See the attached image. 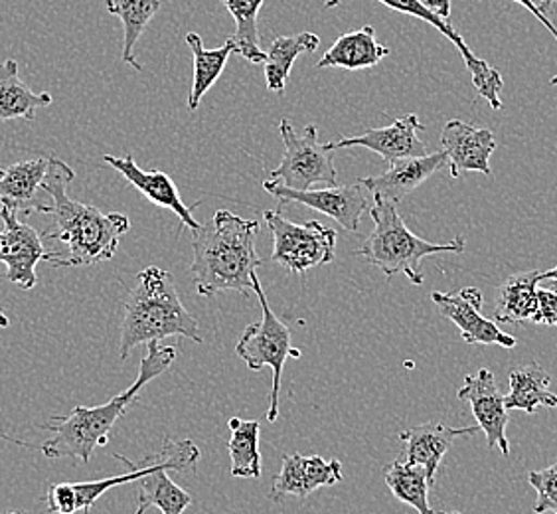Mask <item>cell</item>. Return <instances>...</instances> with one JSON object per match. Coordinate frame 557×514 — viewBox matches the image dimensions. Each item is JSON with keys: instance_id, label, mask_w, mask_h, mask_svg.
<instances>
[{"instance_id": "cell-43", "label": "cell", "mask_w": 557, "mask_h": 514, "mask_svg": "<svg viewBox=\"0 0 557 514\" xmlns=\"http://www.w3.org/2000/svg\"><path fill=\"white\" fill-rule=\"evenodd\" d=\"M441 514H461V513H441Z\"/></svg>"}, {"instance_id": "cell-21", "label": "cell", "mask_w": 557, "mask_h": 514, "mask_svg": "<svg viewBox=\"0 0 557 514\" xmlns=\"http://www.w3.org/2000/svg\"><path fill=\"white\" fill-rule=\"evenodd\" d=\"M48 164L50 157H36L4 169L0 176V204L18 215H46L48 204L38 203L36 193L42 188Z\"/></svg>"}, {"instance_id": "cell-8", "label": "cell", "mask_w": 557, "mask_h": 514, "mask_svg": "<svg viewBox=\"0 0 557 514\" xmlns=\"http://www.w3.org/2000/svg\"><path fill=\"white\" fill-rule=\"evenodd\" d=\"M278 135L285 143V155L277 169L271 171L273 181H281L293 191H309L317 183L336 186V167L331 150L319 143L317 125H307L297 133L289 119H281Z\"/></svg>"}, {"instance_id": "cell-10", "label": "cell", "mask_w": 557, "mask_h": 514, "mask_svg": "<svg viewBox=\"0 0 557 514\" xmlns=\"http://www.w3.org/2000/svg\"><path fill=\"white\" fill-rule=\"evenodd\" d=\"M263 191L277 198L278 210L287 204H302L321 215L333 218L348 232H360V220L374 203L372 194L360 183L350 186H329L322 191H293L281 181H265Z\"/></svg>"}, {"instance_id": "cell-4", "label": "cell", "mask_w": 557, "mask_h": 514, "mask_svg": "<svg viewBox=\"0 0 557 514\" xmlns=\"http://www.w3.org/2000/svg\"><path fill=\"white\" fill-rule=\"evenodd\" d=\"M169 336L202 343L200 325L186 311L172 273L150 266L137 276V285L125 301L119 356L127 360L135 346Z\"/></svg>"}, {"instance_id": "cell-40", "label": "cell", "mask_w": 557, "mask_h": 514, "mask_svg": "<svg viewBox=\"0 0 557 514\" xmlns=\"http://www.w3.org/2000/svg\"><path fill=\"white\" fill-rule=\"evenodd\" d=\"M9 325H11V321H9V317H7V313H4V309L0 307V327H2V329H7Z\"/></svg>"}, {"instance_id": "cell-13", "label": "cell", "mask_w": 557, "mask_h": 514, "mask_svg": "<svg viewBox=\"0 0 557 514\" xmlns=\"http://www.w3.org/2000/svg\"><path fill=\"white\" fill-rule=\"evenodd\" d=\"M431 299L445 319H449L461 331L467 344H498L515 348L516 339L504 332L496 322L483 317V293L476 287H465L457 293H431Z\"/></svg>"}, {"instance_id": "cell-35", "label": "cell", "mask_w": 557, "mask_h": 514, "mask_svg": "<svg viewBox=\"0 0 557 514\" xmlns=\"http://www.w3.org/2000/svg\"><path fill=\"white\" fill-rule=\"evenodd\" d=\"M547 327H557V293L549 290H537V313L534 321Z\"/></svg>"}, {"instance_id": "cell-12", "label": "cell", "mask_w": 557, "mask_h": 514, "mask_svg": "<svg viewBox=\"0 0 557 514\" xmlns=\"http://www.w3.org/2000/svg\"><path fill=\"white\" fill-rule=\"evenodd\" d=\"M0 218L4 222L0 232V266H4V278L22 291H30L38 283L36 266L48 254L42 234L21 222L18 212L2 204Z\"/></svg>"}, {"instance_id": "cell-26", "label": "cell", "mask_w": 557, "mask_h": 514, "mask_svg": "<svg viewBox=\"0 0 557 514\" xmlns=\"http://www.w3.org/2000/svg\"><path fill=\"white\" fill-rule=\"evenodd\" d=\"M186 44L190 46L194 56L193 89L188 96V109L196 111L200 108L206 91L214 86L220 75L224 74L227 58L234 54V44L232 40H225L224 46L208 50L202 42V36L196 33L186 34Z\"/></svg>"}, {"instance_id": "cell-41", "label": "cell", "mask_w": 557, "mask_h": 514, "mask_svg": "<svg viewBox=\"0 0 557 514\" xmlns=\"http://www.w3.org/2000/svg\"><path fill=\"white\" fill-rule=\"evenodd\" d=\"M321 2L324 4V7H326V9H336L341 0H321Z\"/></svg>"}, {"instance_id": "cell-14", "label": "cell", "mask_w": 557, "mask_h": 514, "mask_svg": "<svg viewBox=\"0 0 557 514\" xmlns=\"http://www.w3.org/2000/svg\"><path fill=\"white\" fill-rule=\"evenodd\" d=\"M457 396L462 402H469L472 416L481 431H484L488 450H500L504 457H508L510 441L506 438V426L510 416L493 372L488 368H481L479 372L467 376Z\"/></svg>"}, {"instance_id": "cell-20", "label": "cell", "mask_w": 557, "mask_h": 514, "mask_svg": "<svg viewBox=\"0 0 557 514\" xmlns=\"http://www.w3.org/2000/svg\"><path fill=\"white\" fill-rule=\"evenodd\" d=\"M103 161L108 162L109 167H113L125 181H129L143 196H147L150 203L174 212L181 218V222L188 225L190 230L200 228V222L194 218L190 206L183 203L176 184L166 172L143 171L140 167H137V162L131 155H127V157L106 155Z\"/></svg>"}, {"instance_id": "cell-17", "label": "cell", "mask_w": 557, "mask_h": 514, "mask_svg": "<svg viewBox=\"0 0 557 514\" xmlns=\"http://www.w3.org/2000/svg\"><path fill=\"white\" fill-rule=\"evenodd\" d=\"M441 145L447 152L450 176L459 179L462 172L491 174V157L496 139L491 128H479L459 119H453L441 133Z\"/></svg>"}, {"instance_id": "cell-39", "label": "cell", "mask_w": 557, "mask_h": 514, "mask_svg": "<svg viewBox=\"0 0 557 514\" xmlns=\"http://www.w3.org/2000/svg\"><path fill=\"white\" fill-rule=\"evenodd\" d=\"M546 279H552V281L557 283V266L556 268L547 269L544 273H540V281H546Z\"/></svg>"}, {"instance_id": "cell-7", "label": "cell", "mask_w": 557, "mask_h": 514, "mask_svg": "<svg viewBox=\"0 0 557 514\" xmlns=\"http://www.w3.org/2000/svg\"><path fill=\"white\" fill-rule=\"evenodd\" d=\"M263 220L273 237V264L305 276L307 271L333 261L338 240L333 228L322 225L319 220L295 224L281 215V210H265Z\"/></svg>"}, {"instance_id": "cell-3", "label": "cell", "mask_w": 557, "mask_h": 514, "mask_svg": "<svg viewBox=\"0 0 557 514\" xmlns=\"http://www.w3.org/2000/svg\"><path fill=\"white\" fill-rule=\"evenodd\" d=\"M258 234L259 222L230 210H218L208 224L193 230L190 276L196 293L202 297H212L222 291L251 293V276L263 266V259L256 252Z\"/></svg>"}, {"instance_id": "cell-18", "label": "cell", "mask_w": 557, "mask_h": 514, "mask_svg": "<svg viewBox=\"0 0 557 514\" xmlns=\"http://www.w3.org/2000/svg\"><path fill=\"white\" fill-rule=\"evenodd\" d=\"M447 162V152L441 149L425 157H411L392 162L384 174L360 179L358 183L372 194V198L399 204L408 194L418 191L421 184L428 183L429 179L437 174Z\"/></svg>"}, {"instance_id": "cell-34", "label": "cell", "mask_w": 557, "mask_h": 514, "mask_svg": "<svg viewBox=\"0 0 557 514\" xmlns=\"http://www.w3.org/2000/svg\"><path fill=\"white\" fill-rule=\"evenodd\" d=\"M46 506L54 514L77 513V499H75L74 482H54L48 487Z\"/></svg>"}, {"instance_id": "cell-19", "label": "cell", "mask_w": 557, "mask_h": 514, "mask_svg": "<svg viewBox=\"0 0 557 514\" xmlns=\"http://www.w3.org/2000/svg\"><path fill=\"white\" fill-rule=\"evenodd\" d=\"M481 428H447L437 421L421 424L418 428H409L399 433V441L404 443V453L399 460L409 465H418L428 477L429 485L433 487L435 475L440 472L441 461L453 448L459 438L474 436Z\"/></svg>"}, {"instance_id": "cell-6", "label": "cell", "mask_w": 557, "mask_h": 514, "mask_svg": "<svg viewBox=\"0 0 557 514\" xmlns=\"http://www.w3.org/2000/svg\"><path fill=\"white\" fill-rule=\"evenodd\" d=\"M251 285H253V293L258 295L263 317L261 321L247 327L242 339L237 341L236 353L253 372L263 370L265 366L273 370V388H271L268 409V421L273 424L278 418V390H281L283 368L287 358H300V351L293 348L290 344L289 327L269 307L268 295L259 283L258 273L251 276Z\"/></svg>"}, {"instance_id": "cell-42", "label": "cell", "mask_w": 557, "mask_h": 514, "mask_svg": "<svg viewBox=\"0 0 557 514\" xmlns=\"http://www.w3.org/2000/svg\"><path fill=\"white\" fill-rule=\"evenodd\" d=\"M549 84H552V86H557V75L556 77H552V79H549Z\"/></svg>"}, {"instance_id": "cell-5", "label": "cell", "mask_w": 557, "mask_h": 514, "mask_svg": "<svg viewBox=\"0 0 557 514\" xmlns=\"http://www.w3.org/2000/svg\"><path fill=\"white\" fill-rule=\"evenodd\" d=\"M396 206L397 204L374 198L370 206L374 230L366 237L358 254L370 266L380 269L386 278L404 273L413 285H421L425 279L421 273V261L437 254H462L465 237H455L449 244L425 242L409 230Z\"/></svg>"}, {"instance_id": "cell-25", "label": "cell", "mask_w": 557, "mask_h": 514, "mask_svg": "<svg viewBox=\"0 0 557 514\" xmlns=\"http://www.w3.org/2000/svg\"><path fill=\"white\" fill-rule=\"evenodd\" d=\"M552 376L537 363L516 368L510 375V392L504 404L510 409L534 414L537 407H557V394L549 390Z\"/></svg>"}, {"instance_id": "cell-15", "label": "cell", "mask_w": 557, "mask_h": 514, "mask_svg": "<svg viewBox=\"0 0 557 514\" xmlns=\"http://www.w3.org/2000/svg\"><path fill=\"white\" fill-rule=\"evenodd\" d=\"M343 479V463L338 460L326 461L321 455L302 457L299 453L283 455L281 472L273 479L269 499L275 503L287 497L307 499L317 489L333 487Z\"/></svg>"}, {"instance_id": "cell-29", "label": "cell", "mask_w": 557, "mask_h": 514, "mask_svg": "<svg viewBox=\"0 0 557 514\" xmlns=\"http://www.w3.org/2000/svg\"><path fill=\"white\" fill-rule=\"evenodd\" d=\"M232 438L227 443L232 460V477L259 479L261 477V453H259V431L261 426L253 419L232 418L227 421Z\"/></svg>"}, {"instance_id": "cell-22", "label": "cell", "mask_w": 557, "mask_h": 514, "mask_svg": "<svg viewBox=\"0 0 557 514\" xmlns=\"http://www.w3.org/2000/svg\"><path fill=\"white\" fill-rule=\"evenodd\" d=\"M389 48L375 40L374 26H364L360 30L346 33L322 56L317 68H343V70H366L380 64Z\"/></svg>"}, {"instance_id": "cell-32", "label": "cell", "mask_w": 557, "mask_h": 514, "mask_svg": "<svg viewBox=\"0 0 557 514\" xmlns=\"http://www.w3.org/2000/svg\"><path fill=\"white\" fill-rule=\"evenodd\" d=\"M387 489L396 497L397 501L413 506L419 514H441L429 503V485L425 472L418 465H409L397 457L386 469Z\"/></svg>"}, {"instance_id": "cell-44", "label": "cell", "mask_w": 557, "mask_h": 514, "mask_svg": "<svg viewBox=\"0 0 557 514\" xmlns=\"http://www.w3.org/2000/svg\"><path fill=\"white\" fill-rule=\"evenodd\" d=\"M11 514H22V513H11Z\"/></svg>"}, {"instance_id": "cell-36", "label": "cell", "mask_w": 557, "mask_h": 514, "mask_svg": "<svg viewBox=\"0 0 557 514\" xmlns=\"http://www.w3.org/2000/svg\"><path fill=\"white\" fill-rule=\"evenodd\" d=\"M512 2H516V4H520V7H524V9H528V11L532 12L534 16H536L537 21L542 22L544 26H546L547 30L552 33V36L556 38L557 40V26L554 24V22L549 21L547 19L546 14L544 12L540 11L536 7V2L534 0H512Z\"/></svg>"}, {"instance_id": "cell-16", "label": "cell", "mask_w": 557, "mask_h": 514, "mask_svg": "<svg viewBox=\"0 0 557 514\" xmlns=\"http://www.w3.org/2000/svg\"><path fill=\"white\" fill-rule=\"evenodd\" d=\"M419 128L423 123L416 113H409L406 118H399L384 128H368L362 135L346 137V139L326 143L329 150L350 149V147H366L374 150L384 161L396 162L411 157H425L429 155L428 145L419 139Z\"/></svg>"}, {"instance_id": "cell-2", "label": "cell", "mask_w": 557, "mask_h": 514, "mask_svg": "<svg viewBox=\"0 0 557 514\" xmlns=\"http://www.w3.org/2000/svg\"><path fill=\"white\" fill-rule=\"evenodd\" d=\"M176 360V346H164L161 341L147 343V354L139 365V376L133 384L111 397L106 404L96 407L77 406L67 416H54L42 429L52 431V438L44 441L40 451L46 460H77L89 463L97 448H106L109 433L119 419L127 414L140 390L150 380L159 378Z\"/></svg>"}, {"instance_id": "cell-37", "label": "cell", "mask_w": 557, "mask_h": 514, "mask_svg": "<svg viewBox=\"0 0 557 514\" xmlns=\"http://www.w3.org/2000/svg\"><path fill=\"white\" fill-rule=\"evenodd\" d=\"M431 11L440 12L443 19L450 16V0H425Z\"/></svg>"}, {"instance_id": "cell-45", "label": "cell", "mask_w": 557, "mask_h": 514, "mask_svg": "<svg viewBox=\"0 0 557 514\" xmlns=\"http://www.w3.org/2000/svg\"><path fill=\"white\" fill-rule=\"evenodd\" d=\"M0 176H2V171H0Z\"/></svg>"}, {"instance_id": "cell-24", "label": "cell", "mask_w": 557, "mask_h": 514, "mask_svg": "<svg viewBox=\"0 0 557 514\" xmlns=\"http://www.w3.org/2000/svg\"><path fill=\"white\" fill-rule=\"evenodd\" d=\"M52 101L48 91L36 94L22 82L14 60L0 62V123L11 119L33 121L36 111L52 106Z\"/></svg>"}, {"instance_id": "cell-27", "label": "cell", "mask_w": 557, "mask_h": 514, "mask_svg": "<svg viewBox=\"0 0 557 514\" xmlns=\"http://www.w3.org/2000/svg\"><path fill=\"white\" fill-rule=\"evenodd\" d=\"M321 46V38L314 33H300L295 36H278L269 46L265 60V79L269 91L283 94L295 60L305 52H314Z\"/></svg>"}, {"instance_id": "cell-1", "label": "cell", "mask_w": 557, "mask_h": 514, "mask_svg": "<svg viewBox=\"0 0 557 514\" xmlns=\"http://www.w3.org/2000/svg\"><path fill=\"white\" fill-rule=\"evenodd\" d=\"M75 172L60 159L50 157L42 191L50 194L46 215L52 216L54 228L44 230V242H60L64 252L48 264L54 268H86L109 261L117 254L121 236L129 232V218L119 212H101L96 206L70 198L67 184Z\"/></svg>"}, {"instance_id": "cell-33", "label": "cell", "mask_w": 557, "mask_h": 514, "mask_svg": "<svg viewBox=\"0 0 557 514\" xmlns=\"http://www.w3.org/2000/svg\"><path fill=\"white\" fill-rule=\"evenodd\" d=\"M528 482L537 493L534 513L557 514V461L542 472H532L528 475Z\"/></svg>"}, {"instance_id": "cell-31", "label": "cell", "mask_w": 557, "mask_h": 514, "mask_svg": "<svg viewBox=\"0 0 557 514\" xmlns=\"http://www.w3.org/2000/svg\"><path fill=\"white\" fill-rule=\"evenodd\" d=\"M236 21V34L230 38L234 54L246 58L251 64H265L268 54L259 44L258 16L263 0H222Z\"/></svg>"}, {"instance_id": "cell-9", "label": "cell", "mask_w": 557, "mask_h": 514, "mask_svg": "<svg viewBox=\"0 0 557 514\" xmlns=\"http://www.w3.org/2000/svg\"><path fill=\"white\" fill-rule=\"evenodd\" d=\"M117 457L129 473L119 475V477H108V479H99V481L74 482L75 499H77V513L89 514L91 506L97 503L99 497L121 487L131 481H139L145 475L149 473L159 472V469H166V472L178 473H196V465L200 461V450L196 448V443L190 440L174 441L164 440L161 450L157 451L154 455L145 457L140 465L131 463L125 455Z\"/></svg>"}, {"instance_id": "cell-38", "label": "cell", "mask_w": 557, "mask_h": 514, "mask_svg": "<svg viewBox=\"0 0 557 514\" xmlns=\"http://www.w3.org/2000/svg\"><path fill=\"white\" fill-rule=\"evenodd\" d=\"M534 2H536L537 9L544 12V14L547 16V11H549V9L556 4L557 0H534Z\"/></svg>"}, {"instance_id": "cell-28", "label": "cell", "mask_w": 557, "mask_h": 514, "mask_svg": "<svg viewBox=\"0 0 557 514\" xmlns=\"http://www.w3.org/2000/svg\"><path fill=\"white\" fill-rule=\"evenodd\" d=\"M106 7L111 14H115L123 22V62L133 65L135 70H143V65L135 58V48L140 36L147 30L149 22L161 9V0H106Z\"/></svg>"}, {"instance_id": "cell-30", "label": "cell", "mask_w": 557, "mask_h": 514, "mask_svg": "<svg viewBox=\"0 0 557 514\" xmlns=\"http://www.w3.org/2000/svg\"><path fill=\"white\" fill-rule=\"evenodd\" d=\"M193 504V497L169 477L166 469L149 473L139 479V499L135 514L159 509L162 514H184Z\"/></svg>"}, {"instance_id": "cell-23", "label": "cell", "mask_w": 557, "mask_h": 514, "mask_svg": "<svg viewBox=\"0 0 557 514\" xmlns=\"http://www.w3.org/2000/svg\"><path fill=\"white\" fill-rule=\"evenodd\" d=\"M540 271L516 273L504 281L494 301V319L504 325L534 321L537 313Z\"/></svg>"}, {"instance_id": "cell-11", "label": "cell", "mask_w": 557, "mask_h": 514, "mask_svg": "<svg viewBox=\"0 0 557 514\" xmlns=\"http://www.w3.org/2000/svg\"><path fill=\"white\" fill-rule=\"evenodd\" d=\"M377 2H382L392 11L404 12L408 16H416L419 21L428 22L437 33L443 34L461 52L465 65L472 77V86L476 87L479 96L486 99L494 111L503 109V99H500L504 89L503 75L498 70H494L493 65H488V62L472 54L471 48L462 40L461 34L450 24L449 19H443L440 12L431 11L425 0H377Z\"/></svg>"}]
</instances>
